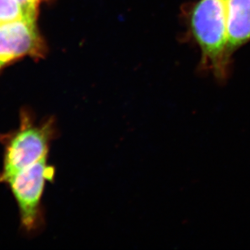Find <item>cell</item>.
<instances>
[{"mask_svg":"<svg viewBox=\"0 0 250 250\" xmlns=\"http://www.w3.org/2000/svg\"><path fill=\"white\" fill-rule=\"evenodd\" d=\"M56 136V125L52 118L38 122L30 112L22 109L19 127L0 136L3 146L0 182L24 166L49 157L51 143Z\"/></svg>","mask_w":250,"mask_h":250,"instance_id":"6da1fadb","label":"cell"},{"mask_svg":"<svg viewBox=\"0 0 250 250\" xmlns=\"http://www.w3.org/2000/svg\"><path fill=\"white\" fill-rule=\"evenodd\" d=\"M194 38L202 50V64L224 81L229 59L227 33V0H200L190 19Z\"/></svg>","mask_w":250,"mask_h":250,"instance_id":"7a4b0ae2","label":"cell"},{"mask_svg":"<svg viewBox=\"0 0 250 250\" xmlns=\"http://www.w3.org/2000/svg\"><path fill=\"white\" fill-rule=\"evenodd\" d=\"M45 47L37 22L27 20L0 24V70L24 57H41Z\"/></svg>","mask_w":250,"mask_h":250,"instance_id":"3957f363","label":"cell"},{"mask_svg":"<svg viewBox=\"0 0 250 250\" xmlns=\"http://www.w3.org/2000/svg\"><path fill=\"white\" fill-rule=\"evenodd\" d=\"M227 33L230 55L250 40V0H227Z\"/></svg>","mask_w":250,"mask_h":250,"instance_id":"277c9868","label":"cell"},{"mask_svg":"<svg viewBox=\"0 0 250 250\" xmlns=\"http://www.w3.org/2000/svg\"><path fill=\"white\" fill-rule=\"evenodd\" d=\"M22 20L26 18L17 0H0V24Z\"/></svg>","mask_w":250,"mask_h":250,"instance_id":"5b68a950","label":"cell"},{"mask_svg":"<svg viewBox=\"0 0 250 250\" xmlns=\"http://www.w3.org/2000/svg\"><path fill=\"white\" fill-rule=\"evenodd\" d=\"M24 11L25 18L29 21L37 22L41 0H17Z\"/></svg>","mask_w":250,"mask_h":250,"instance_id":"8992f818","label":"cell"}]
</instances>
